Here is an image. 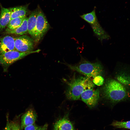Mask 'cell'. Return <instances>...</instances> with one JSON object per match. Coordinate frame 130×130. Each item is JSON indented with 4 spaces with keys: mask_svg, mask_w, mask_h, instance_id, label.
<instances>
[{
    "mask_svg": "<svg viewBox=\"0 0 130 130\" xmlns=\"http://www.w3.org/2000/svg\"><path fill=\"white\" fill-rule=\"evenodd\" d=\"M102 91L104 98L112 104L130 101V89L115 79L107 80L102 87Z\"/></svg>",
    "mask_w": 130,
    "mask_h": 130,
    "instance_id": "cell-1",
    "label": "cell"
},
{
    "mask_svg": "<svg viewBox=\"0 0 130 130\" xmlns=\"http://www.w3.org/2000/svg\"><path fill=\"white\" fill-rule=\"evenodd\" d=\"M66 85L65 91L66 98L71 100L80 99L82 93L88 89H93L94 84L89 78L86 77L73 76L69 80L63 79Z\"/></svg>",
    "mask_w": 130,
    "mask_h": 130,
    "instance_id": "cell-2",
    "label": "cell"
},
{
    "mask_svg": "<svg viewBox=\"0 0 130 130\" xmlns=\"http://www.w3.org/2000/svg\"><path fill=\"white\" fill-rule=\"evenodd\" d=\"M81 59L77 64L72 65H66L71 70L77 72L89 78H94L101 75L103 71V67L99 61L91 62L86 60L80 55Z\"/></svg>",
    "mask_w": 130,
    "mask_h": 130,
    "instance_id": "cell-3",
    "label": "cell"
},
{
    "mask_svg": "<svg viewBox=\"0 0 130 130\" xmlns=\"http://www.w3.org/2000/svg\"><path fill=\"white\" fill-rule=\"evenodd\" d=\"M40 50L25 52H20L15 50L0 54V65L4 72H7L9 66L16 61L30 54L38 52Z\"/></svg>",
    "mask_w": 130,
    "mask_h": 130,
    "instance_id": "cell-4",
    "label": "cell"
},
{
    "mask_svg": "<svg viewBox=\"0 0 130 130\" xmlns=\"http://www.w3.org/2000/svg\"><path fill=\"white\" fill-rule=\"evenodd\" d=\"M81 17L89 24L95 36L102 43L104 39H109L110 37L101 26L98 20L95 10L80 16Z\"/></svg>",
    "mask_w": 130,
    "mask_h": 130,
    "instance_id": "cell-5",
    "label": "cell"
},
{
    "mask_svg": "<svg viewBox=\"0 0 130 130\" xmlns=\"http://www.w3.org/2000/svg\"><path fill=\"white\" fill-rule=\"evenodd\" d=\"M49 23L44 13L41 10L38 11L35 28V41L38 42L48 30Z\"/></svg>",
    "mask_w": 130,
    "mask_h": 130,
    "instance_id": "cell-6",
    "label": "cell"
},
{
    "mask_svg": "<svg viewBox=\"0 0 130 130\" xmlns=\"http://www.w3.org/2000/svg\"><path fill=\"white\" fill-rule=\"evenodd\" d=\"M15 50L23 52L32 51L34 48V40L26 35H22L14 38Z\"/></svg>",
    "mask_w": 130,
    "mask_h": 130,
    "instance_id": "cell-7",
    "label": "cell"
},
{
    "mask_svg": "<svg viewBox=\"0 0 130 130\" xmlns=\"http://www.w3.org/2000/svg\"><path fill=\"white\" fill-rule=\"evenodd\" d=\"M100 91L98 89H88L81 94L82 100L90 108L95 107L98 104L100 98Z\"/></svg>",
    "mask_w": 130,
    "mask_h": 130,
    "instance_id": "cell-8",
    "label": "cell"
},
{
    "mask_svg": "<svg viewBox=\"0 0 130 130\" xmlns=\"http://www.w3.org/2000/svg\"><path fill=\"white\" fill-rule=\"evenodd\" d=\"M115 76V79L130 89V66L121 63Z\"/></svg>",
    "mask_w": 130,
    "mask_h": 130,
    "instance_id": "cell-9",
    "label": "cell"
},
{
    "mask_svg": "<svg viewBox=\"0 0 130 130\" xmlns=\"http://www.w3.org/2000/svg\"><path fill=\"white\" fill-rule=\"evenodd\" d=\"M15 39L7 35L0 38V54L15 50Z\"/></svg>",
    "mask_w": 130,
    "mask_h": 130,
    "instance_id": "cell-10",
    "label": "cell"
},
{
    "mask_svg": "<svg viewBox=\"0 0 130 130\" xmlns=\"http://www.w3.org/2000/svg\"><path fill=\"white\" fill-rule=\"evenodd\" d=\"M37 117V114L33 109H30L27 111L21 117L20 124L21 130L27 126L35 124Z\"/></svg>",
    "mask_w": 130,
    "mask_h": 130,
    "instance_id": "cell-11",
    "label": "cell"
},
{
    "mask_svg": "<svg viewBox=\"0 0 130 130\" xmlns=\"http://www.w3.org/2000/svg\"><path fill=\"white\" fill-rule=\"evenodd\" d=\"M67 114L57 121L54 124V130H75L73 124L69 120Z\"/></svg>",
    "mask_w": 130,
    "mask_h": 130,
    "instance_id": "cell-12",
    "label": "cell"
},
{
    "mask_svg": "<svg viewBox=\"0 0 130 130\" xmlns=\"http://www.w3.org/2000/svg\"><path fill=\"white\" fill-rule=\"evenodd\" d=\"M11 20L9 9L1 7L0 14V32L7 26Z\"/></svg>",
    "mask_w": 130,
    "mask_h": 130,
    "instance_id": "cell-13",
    "label": "cell"
},
{
    "mask_svg": "<svg viewBox=\"0 0 130 130\" xmlns=\"http://www.w3.org/2000/svg\"><path fill=\"white\" fill-rule=\"evenodd\" d=\"M38 11L35 10L32 12L28 18L27 20L28 32L34 39L35 36V28Z\"/></svg>",
    "mask_w": 130,
    "mask_h": 130,
    "instance_id": "cell-14",
    "label": "cell"
},
{
    "mask_svg": "<svg viewBox=\"0 0 130 130\" xmlns=\"http://www.w3.org/2000/svg\"><path fill=\"white\" fill-rule=\"evenodd\" d=\"M28 18L26 17L21 25L14 29L11 30L7 28L5 32L6 33L22 35L28 32L27 20Z\"/></svg>",
    "mask_w": 130,
    "mask_h": 130,
    "instance_id": "cell-15",
    "label": "cell"
},
{
    "mask_svg": "<svg viewBox=\"0 0 130 130\" xmlns=\"http://www.w3.org/2000/svg\"><path fill=\"white\" fill-rule=\"evenodd\" d=\"M27 5L11 8L9 9L11 12V20L26 16L27 11Z\"/></svg>",
    "mask_w": 130,
    "mask_h": 130,
    "instance_id": "cell-16",
    "label": "cell"
},
{
    "mask_svg": "<svg viewBox=\"0 0 130 130\" xmlns=\"http://www.w3.org/2000/svg\"><path fill=\"white\" fill-rule=\"evenodd\" d=\"M26 16L15 18L11 20L7 26V28L13 30L19 27L22 24Z\"/></svg>",
    "mask_w": 130,
    "mask_h": 130,
    "instance_id": "cell-17",
    "label": "cell"
},
{
    "mask_svg": "<svg viewBox=\"0 0 130 130\" xmlns=\"http://www.w3.org/2000/svg\"><path fill=\"white\" fill-rule=\"evenodd\" d=\"M111 125L117 128L130 129V121H115L113 122Z\"/></svg>",
    "mask_w": 130,
    "mask_h": 130,
    "instance_id": "cell-18",
    "label": "cell"
},
{
    "mask_svg": "<svg viewBox=\"0 0 130 130\" xmlns=\"http://www.w3.org/2000/svg\"><path fill=\"white\" fill-rule=\"evenodd\" d=\"M48 125L45 124L41 126H38L35 124L25 127L24 130H46L47 128Z\"/></svg>",
    "mask_w": 130,
    "mask_h": 130,
    "instance_id": "cell-19",
    "label": "cell"
},
{
    "mask_svg": "<svg viewBox=\"0 0 130 130\" xmlns=\"http://www.w3.org/2000/svg\"><path fill=\"white\" fill-rule=\"evenodd\" d=\"M10 130H21L19 118L17 117L10 122Z\"/></svg>",
    "mask_w": 130,
    "mask_h": 130,
    "instance_id": "cell-20",
    "label": "cell"
},
{
    "mask_svg": "<svg viewBox=\"0 0 130 130\" xmlns=\"http://www.w3.org/2000/svg\"><path fill=\"white\" fill-rule=\"evenodd\" d=\"M104 78L101 75L95 77L93 80V83L98 86L103 85L104 84Z\"/></svg>",
    "mask_w": 130,
    "mask_h": 130,
    "instance_id": "cell-21",
    "label": "cell"
},
{
    "mask_svg": "<svg viewBox=\"0 0 130 130\" xmlns=\"http://www.w3.org/2000/svg\"><path fill=\"white\" fill-rule=\"evenodd\" d=\"M8 115L6 116V126L4 130H10V122L9 121Z\"/></svg>",
    "mask_w": 130,
    "mask_h": 130,
    "instance_id": "cell-22",
    "label": "cell"
}]
</instances>
